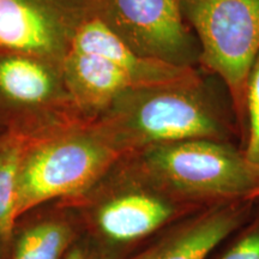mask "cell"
I'll use <instances>...</instances> for the list:
<instances>
[{
  "label": "cell",
  "instance_id": "52a82bcc",
  "mask_svg": "<svg viewBox=\"0 0 259 259\" xmlns=\"http://www.w3.org/2000/svg\"><path fill=\"white\" fill-rule=\"evenodd\" d=\"M95 16L139 56L183 67L199 60L180 0H95Z\"/></svg>",
  "mask_w": 259,
  "mask_h": 259
},
{
  "label": "cell",
  "instance_id": "8fae6325",
  "mask_svg": "<svg viewBox=\"0 0 259 259\" xmlns=\"http://www.w3.org/2000/svg\"><path fill=\"white\" fill-rule=\"evenodd\" d=\"M71 47L111 61L127 74L135 87L178 82L198 74L193 67L176 66L139 56L95 15L82 24Z\"/></svg>",
  "mask_w": 259,
  "mask_h": 259
},
{
  "label": "cell",
  "instance_id": "8992f818",
  "mask_svg": "<svg viewBox=\"0 0 259 259\" xmlns=\"http://www.w3.org/2000/svg\"><path fill=\"white\" fill-rule=\"evenodd\" d=\"M199 45V61L222 78L238 114L259 54V0H180Z\"/></svg>",
  "mask_w": 259,
  "mask_h": 259
},
{
  "label": "cell",
  "instance_id": "7a4b0ae2",
  "mask_svg": "<svg viewBox=\"0 0 259 259\" xmlns=\"http://www.w3.org/2000/svg\"><path fill=\"white\" fill-rule=\"evenodd\" d=\"M127 156L162 190L197 208L259 197V168L220 139H185Z\"/></svg>",
  "mask_w": 259,
  "mask_h": 259
},
{
  "label": "cell",
  "instance_id": "277c9868",
  "mask_svg": "<svg viewBox=\"0 0 259 259\" xmlns=\"http://www.w3.org/2000/svg\"><path fill=\"white\" fill-rule=\"evenodd\" d=\"M64 203L82 209L97 240L113 252L144 240L197 209L162 190L127 155L85 196Z\"/></svg>",
  "mask_w": 259,
  "mask_h": 259
},
{
  "label": "cell",
  "instance_id": "e0dca14e",
  "mask_svg": "<svg viewBox=\"0 0 259 259\" xmlns=\"http://www.w3.org/2000/svg\"><path fill=\"white\" fill-rule=\"evenodd\" d=\"M4 132H5V130L3 128V126H2V125H0V136H2L3 134H4Z\"/></svg>",
  "mask_w": 259,
  "mask_h": 259
},
{
  "label": "cell",
  "instance_id": "9c48e42d",
  "mask_svg": "<svg viewBox=\"0 0 259 259\" xmlns=\"http://www.w3.org/2000/svg\"><path fill=\"white\" fill-rule=\"evenodd\" d=\"M251 200L215 204L184 218L138 259H208L247 222Z\"/></svg>",
  "mask_w": 259,
  "mask_h": 259
},
{
  "label": "cell",
  "instance_id": "4fadbf2b",
  "mask_svg": "<svg viewBox=\"0 0 259 259\" xmlns=\"http://www.w3.org/2000/svg\"><path fill=\"white\" fill-rule=\"evenodd\" d=\"M29 143L24 137L5 131L0 136V242L14 234L16 222V189L19 166Z\"/></svg>",
  "mask_w": 259,
  "mask_h": 259
},
{
  "label": "cell",
  "instance_id": "5b68a950",
  "mask_svg": "<svg viewBox=\"0 0 259 259\" xmlns=\"http://www.w3.org/2000/svg\"><path fill=\"white\" fill-rule=\"evenodd\" d=\"M89 121L65 84L61 65L41 58L0 53V125L29 142Z\"/></svg>",
  "mask_w": 259,
  "mask_h": 259
},
{
  "label": "cell",
  "instance_id": "2e32d148",
  "mask_svg": "<svg viewBox=\"0 0 259 259\" xmlns=\"http://www.w3.org/2000/svg\"><path fill=\"white\" fill-rule=\"evenodd\" d=\"M89 236L74 241L64 259H118L114 252Z\"/></svg>",
  "mask_w": 259,
  "mask_h": 259
},
{
  "label": "cell",
  "instance_id": "5bb4252c",
  "mask_svg": "<svg viewBox=\"0 0 259 259\" xmlns=\"http://www.w3.org/2000/svg\"><path fill=\"white\" fill-rule=\"evenodd\" d=\"M245 113L248 116V139L244 154L250 163L259 168V54L246 85Z\"/></svg>",
  "mask_w": 259,
  "mask_h": 259
},
{
  "label": "cell",
  "instance_id": "3957f363",
  "mask_svg": "<svg viewBox=\"0 0 259 259\" xmlns=\"http://www.w3.org/2000/svg\"><path fill=\"white\" fill-rule=\"evenodd\" d=\"M122 156L93 121L29 142L17 178V220L53 200L80 199Z\"/></svg>",
  "mask_w": 259,
  "mask_h": 259
},
{
  "label": "cell",
  "instance_id": "6da1fadb",
  "mask_svg": "<svg viewBox=\"0 0 259 259\" xmlns=\"http://www.w3.org/2000/svg\"><path fill=\"white\" fill-rule=\"evenodd\" d=\"M93 122L122 155L185 139L223 141L227 135L221 113L198 74L126 89Z\"/></svg>",
  "mask_w": 259,
  "mask_h": 259
},
{
  "label": "cell",
  "instance_id": "9a60e30c",
  "mask_svg": "<svg viewBox=\"0 0 259 259\" xmlns=\"http://www.w3.org/2000/svg\"><path fill=\"white\" fill-rule=\"evenodd\" d=\"M216 259H259V213L246 222Z\"/></svg>",
  "mask_w": 259,
  "mask_h": 259
},
{
  "label": "cell",
  "instance_id": "30bf717a",
  "mask_svg": "<svg viewBox=\"0 0 259 259\" xmlns=\"http://www.w3.org/2000/svg\"><path fill=\"white\" fill-rule=\"evenodd\" d=\"M66 88L87 120L93 121L134 83L124 71L97 54L71 47L61 63Z\"/></svg>",
  "mask_w": 259,
  "mask_h": 259
},
{
  "label": "cell",
  "instance_id": "7c38bea8",
  "mask_svg": "<svg viewBox=\"0 0 259 259\" xmlns=\"http://www.w3.org/2000/svg\"><path fill=\"white\" fill-rule=\"evenodd\" d=\"M76 236V226L70 216L48 213L19 232L12 259H64Z\"/></svg>",
  "mask_w": 259,
  "mask_h": 259
},
{
  "label": "cell",
  "instance_id": "ba28073f",
  "mask_svg": "<svg viewBox=\"0 0 259 259\" xmlns=\"http://www.w3.org/2000/svg\"><path fill=\"white\" fill-rule=\"evenodd\" d=\"M95 0H0V53L61 65Z\"/></svg>",
  "mask_w": 259,
  "mask_h": 259
}]
</instances>
